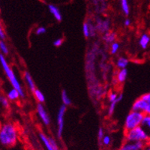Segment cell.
Returning a JSON list of instances; mask_svg holds the SVG:
<instances>
[{
  "label": "cell",
  "instance_id": "484cf974",
  "mask_svg": "<svg viewBox=\"0 0 150 150\" xmlns=\"http://www.w3.org/2000/svg\"><path fill=\"white\" fill-rule=\"evenodd\" d=\"M140 97L146 102L147 105H148V114L147 115H150V92L143 94Z\"/></svg>",
  "mask_w": 150,
  "mask_h": 150
},
{
  "label": "cell",
  "instance_id": "4dcf8cb0",
  "mask_svg": "<svg viewBox=\"0 0 150 150\" xmlns=\"http://www.w3.org/2000/svg\"><path fill=\"white\" fill-rule=\"evenodd\" d=\"M131 21L130 19L126 18L124 21V26H125V27H129V26H131Z\"/></svg>",
  "mask_w": 150,
  "mask_h": 150
},
{
  "label": "cell",
  "instance_id": "7402d4cb",
  "mask_svg": "<svg viewBox=\"0 0 150 150\" xmlns=\"http://www.w3.org/2000/svg\"><path fill=\"white\" fill-rule=\"evenodd\" d=\"M120 50V44L117 41H115L111 44L109 47V53L111 55H116Z\"/></svg>",
  "mask_w": 150,
  "mask_h": 150
},
{
  "label": "cell",
  "instance_id": "83f0119b",
  "mask_svg": "<svg viewBox=\"0 0 150 150\" xmlns=\"http://www.w3.org/2000/svg\"><path fill=\"white\" fill-rule=\"evenodd\" d=\"M5 39H6V33H5V29L2 26V22L0 21V40L5 41Z\"/></svg>",
  "mask_w": 150,
  "mask_h": 150
},
{
  "label": "cell",
  "instance_id": "7c38bea8",
  "mask_svg": "<svg viewBox=\"0 0 150 150\" xmlns=\"http://www.w3.org/2000/svg\"><path fill=\"white\" fill-rule=\"evenodd\" d=\"M128 75V69H120L116 72L115 74V82L117 84H124L127 80Z\"/></svg>",
  "mask_w": 150,
  "mask_h": 150
},
{
  "label": "cell",
  "instance_id": "e0dca14e",
  "mask_svg": "<svg viewBox=\"0 0 150 150\" xmlns=\"http://www.w3.org/2000/svg\"><path fill=\"white\" fill-rule=\"evenodd\" d=\"M48 9H49L50 13L56 19V21H59V22L62 21V15L59 9L56 7V5L50 4V5H48Z\"/></svg>",
  "mask_w": 150,
  "mask_h": 150
},
{
  "label": "cell",
  "instance_id": "d4e9b609",
  "mask_svg": "<svg viewBox=\"0 0 150 150\" xmlns=\"http://www.w3.org/2000/svg\"><path fill=\"white\" fill-rule=\"evenodd\" d=\"M100 143H101V145L105 147L110 146L112 143V137L109 134H105Z\"/></svg>",
  "mask_w": 150,
  "mask_h": 150
},
{
  "label": "cell",
  "instance_id": "30bf717a",
  "mask_svg": "<svg viewBox=\"0 0 150 150\" xmlns=\"http://www.w3.org/2000/svg\"><path fill=\"white\" fill-rule=\"evenodd\" d=\"M146 143L138 142V143H130L125 141L118 149V150H143Z\"/></svg>",
  "mask_w": 150,
  "mask_h": 150
},
{
  "label": "cell",
  "instance_id": "8992f818",
  "mask_svg": "<svg viewBox=\"0 0 150 150\" xmlns=\"http://www.w3.org/2000/svg\"><path fill=\"white\" fill-rule=\"evenodd\" d=\"M95 26H96L97 33L101 34V35L105 33L111 31V21L108 18H102L100 17H96L95 21Z\"/></svg>",
  "mask_w": 150,
  "mask_h": 150
},
{
  "label": "cell",
  "instance_id": "ac0fdd59",
  "mask_svg": "<svg viewBox=\"0 0 150 150\" xmlns=\"http://www.w3.org/2000/svg\"><path fill=\"white\" fill-rule=\"evenodd\" d=\"M33 96H34L35 99L36 100V101L38 102V104H44L45 102V94L43 93L42 91H41L40 89H36L34 92H33Z\"/></svg>",
  "mask_w": 150,
  "mask_h": 150
},
{
  "label": "cell",
  "instance_id": "1f68e13d",
  "mask_svg": "<svg viewBox=\"0 0 150 150\" xmlns=\"http://www.w3.org/2000/svg\"><path fill=\"white\" fill-rule=\"evenodd\" d=\"M143 150H150V141L146 143L145 146H144Z\"/></svg>",
  "mask_w": 150,
  "mask_h": 150
},
{
  "label": "cell",
  "instance_id": "d6986e66",
  "mask_svg": "<svg viewBox=\"0 0 150 150\" xmlns=\"http://www.w3.org/2000/svg\"><path fill=\"white\" fill-rule=\"evenodd\" d=\"M61 100L62 103L63 105L66 106V107L71 105V98L68 96V92L65 90H64V89L61 92Z\"/></svg>",
  "mask_w": 150,
  "mask_h": 150
},
{
  "label": "cell",
  "instance_id": "44dd1931",
  "mask_svg": "<svg viewBox=\"0 0 150 150\" xmlns=\"http://www.w3.org/2000/svg\"><path fill=\"white\" fill-rule=\"evenodd\" d=\"M10 102L6 96L0 94V107L5 110H7L10 108Z\"/></svg>",
  "mask_w": 150,
  "mask_h": 150
},
{
  "label": "cell",
  "instance_id": "9a60e30c",
  "mask_svg": "<svg viewBox=\"0 0 150 150\" xmlns=\"http://www.w3.org/2000/svg\"><path fill=\"white\" fill-rule=\"evenodd\" d=\"M138 45L143 50L148 48L150 45V35L147 33H143L140 36L138 40Z\"/></svg>",
  "mask_w": 150,
  "mask_h": 150
},
{
  "label": "cell",
  "instance_id": "cb8c5ba5",
  "mask_svg": "<svg viewBox=\"0 0 150 150\" xmlns=\"http://www.w3.org/2000/svg\"><path fill=\"white\" fill-rule=\"evenodd\" d=\"M121 8L125 15L128 16L130 14V8L128 0H121Z\"/></svg>",
  "mask_w": 150,
  "mask_h": 150
},
{
  "label": "cell",
  "instance_id": "6da1fadb",
  "mask_svg": "<svg viewBox=\"0 0 150 150\" xmlns=\"http://www.w3.org/2000/svg\"><path fill=\"white\" fill-rule=\"evenodd\" d=\"M19 129L14 123L8 122L0 127V145L5 147L15 146L19 140Z\"/></svg>",
  "mask_w": 150,
  "mask_h": 150
},
{
  "label": "cell",
  "instance_id": "277c9868",
  "mask_svg": "<svg viewBox=\"0 0 150 150\" xmlns=\"http://www.w3.org/2000/svg\"><path fill=\"white\" fill-rule=\"evenodd\" d=\"M145 115L139 111L131 110L127 115L124 121L125 131H128L137 127L141 126L142 122Z\"/></svg>",
  "mask_w": 150,
  "mask_h": 150
},
{
  "label": "cell",
  "instance_id": "7a4b0ae2",
  "mask_svg": "<svg viewBox=\"0 0 150 150\" xmlns=\"http://www.w3.org/2000/svg\"><path fill=\"white\" fill-rule=\"evenodd\" d=\"M0 65L2 67V70L5 74V77H7L12 88L17 89L21 94V98H24L26 97V92L24 90V88L23 87L21 81L17 77L14 71L13 70L12 67L11 66L10 63L8 62L7 59L2 54H0Z\"/></svg>",
  "mask_w": 150,
  "mask_h": 150
},
{
  "label": "cell",
  "instance_id": "8fae6325",
  "mask_svg": "<svg viewBox=\"0 0 150 150\" xmlns=\"http://www.w3.org/2000/svg\"><path fill=\"white\" fill-rule=\"evenodd\" d=\"M23 76L24 82L26 83L28 89L32 92H34L37 88H36L35 83L34 80H33L31 74L29 73V71H25L23 72Z\"/></svg>",
  "mask_w": 150,
  "mask_h": 150
},
{
  "label": "cell",
  "instance_id": "2e32d148",
  "mask_svg": "<svg viewBox=\"0 0 150 150\" xmlns=\"http://www.w3.org/2000/svg\"><path fill=\"white\" fill-rule=\"evenodd\" d=\"M6 97L8 98V99L11 102H16V101H19V99L21 98L20 92L14 88H11V89H8V91L6 93Z\"/></svg>",
  "mask_w": 150,
  "mask_h": 150
},
{
  "label": "cell",
  "instance_id": "4fadbf2b",
  "mask_svg": "<svg viewBox=\"0 0 150 150\" xmlns=\"http://www.w3.org/2000/svg\"><path fill=\"white\" fill-rule=\"evenodd\" d=\"M117 39V34L113 31H110L108 33L101 35V40L104 44L108 45H110L113 42L116 41Z\"/></svg>",
  "mask_w": 150,
  "mask_h": 150
},
{
  "label": "cell",
  "instance_id": "5b68a950",
  "mask_svg": "<svg viewBox=\"0 0 150 150\" xmlns=\"http://www.w3.org/2000/svg\"><path fill=\"white\" fill-rule=\"evenodd\" d=\"M67 111L66 106L62 104L59 107L56 115V134L59 138H61L63 134L65 128V118Z\"/></svg>",
  "mask_w": 150,
  "mask_h": 150
},
{
  "label": "cell",
  "instance_id": "f546056e",
  "mask_svg": "<svg viewBox=\"0 0 150 150\" xmlns=\"http://www.w3.org/2000/svg\"><path fill=\"white\" fill-rule=\"evenodd\" d=\"M105 134H105V132H104V128H101H101H99L98 131V134H97L98 140L99 142L101 141V140H102L103 137H104V135H105Z\"/></svg>",
  "mask_w": 150,
  "mask_h": 150
},
{
  "label": "cell",
  "instance_id": "ffe728a7",
  "mask_svg": "<svg viewBox=\"0 0 150 150\" xmlns=\"http://www.w3.org/2000/svg\"><path fill=\"white\" fill-rule=\"evenodd\" d=\"M141 126L147 132L150 137V115H145L142 122Z\"/></svg>",
  "mask_w": 150,
  "mask_h": 150
},
{
  "label": "cell",
  "instance_id": "9c48e42d",
  "mask_svg": "<svg viewBox=\"0 0 150 150\" xmlns=\"http://www.w3.org/2000/svg\"><path fill=\"white\" fill-rule=\"evenodd\" d=\"M82 31L83 35L86 38H96L98 34L96 26H95V23L90 20H88L83 23L82 26Z\"/></svg>",
  "mask_w": 150,
  "mask_h": 150
},
{
  "label": "cell",
  "instance_id": "5bb4252c",
  "mask_svg": "<svg viewBox=\"0 0 150 150\" xmlns=\"http://www.w3.org/2000/svg\"><path fill=\"white\" fill-rule=\"evenodd\" d=\"M130 63V61L127 57L124 56H119L115 61V65L118 70L120 69H125L128 66Z\"/></svg>",
  "mask_w": 150,
  "mask_h": 150
},
{
  "label": "cell",
  "instance_id": "f1b7e54d",
  "mask_svg": "<svg viewBox=\"0 0 150 150\" xmlns=\"http://www.w3.org/2000/svg\"><path fill=\"white\" fill-rule=\"evenodd\" d=\"M64 43V39L62 38H56L53 41V46L56 47H59L62 45H63Z\"/></svg>",
  "mask_w": 150,
  "mask_h": 150
},
{
  "label": "cell",
  "instance_id": "ba28073f",
  "mask_svg": "<svg viewBox=\"0 0 150 150\" xmlns=\"http://www.w3.org/2000/svg\"><path fill=\"white\" fill-rule=\"evenodd\" d=\"M39 138L47 150H60L58 143L54 138L48 137L46 134L40 132Z\"/></svg>",
  "mask_w": 150,
  "mask_h": 150
},
{
  "label": "cell",
  "instance_id": "603a6c76",
  "mask_svg": "<svg viewBox=\"0 0 150 150\" xmlns=\"http://www.w3.org/2000/svg\"><path fill=\"white\" fill-rule=\"evenodd\" d=\"M9 48L5 41L0 40V54L6 56L9 54Z\"/></svg>",
  "mask_w": 150,
  "mask_h": 150
},
{
  "label": "cell",
  "instance_id": "3957f363",
  "mask_svg": "<svg viewBox=\"0 0 150 150\" xmlns=\"http://www.w3.org/2000/svg\"><path fill=\"white\" fill-rule=\"evenodd\" d=\"M125 140L130 143H146L150 141V137L146 131L142 126L137 127L128 131H125Z\"/></svg>",
  "mask_w": 150,
  "mask_h": 150
},
{
  "label": "cell",
  "instance_id": "4316f807",
  "mask_svg": "<svg viewBox=\"0 0 150 150\" xmlns=\"http://www.w3.org/2000/svg\"><path fill=\"white\" fill-rule=\"evenodd\" d=\"M47 32V29L45 26H38V27L36 28L35 31V33L36 35H42L45 34Z\"/></svg>",
  "mask_w": 150,
  "mask_h": 150
},
{
  "label": "cell",
  "instance_id": "52a82bcc",
  "mask_svg": "<svg viewBox=\"0 0 150 150\" xmlns=\"http://www.w3.org/2000/svg\"><path fill=\"white\" fill-rule=\"evenodd\" d=\"M36 114L40 121L45 126H49L51 122V120L50 117L47 110L43 104H38L36 106Z\"/></svg>",
  "mask_w": 150,
  "mask_h": 150
}]
</instances>
